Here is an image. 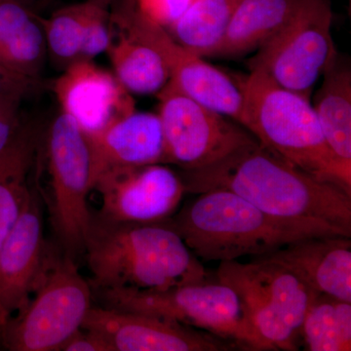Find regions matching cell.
<instances>
[{"instance_id":"cell-16","label":"cell","mask_w":351,"mask_h":351,"mask_svg":"<svg viewBox=\"0 0 351 351\" xmlns=\"http://www.w3.org/2000/svg\"><path fill=\"white\" fill-rule=\"evenodd\" d=\"M351 237H314L261 256L282 263L318 295L351 302Z\"/></svg>"},{"instance_id":"cell-8","label":"cell","mask_w":351,"mask_h":351,"mask_svg":"<svg viewBox=\"0 0 351 351\" xmlns=\"http://www.w3.org/2000/svg\"><path fill=\"white\" fill-rule=\"evenodd\" d=\"M46 149L53 228L64 253L75 258L84 254L91 221L88 195L96 181L91 141L73 117L61 112L51 124Z\"/></svg>"},{"instance_id":"cell-15","label":"cell","mask_w":351,"mask_h":351,"mask_svg":"<svg viewBox=\"0 0 351 351\" xmlns=\"http://www.w3.org/2000/svg\"><path fill=\"white\" fill-rule=\"evenodd\" d=\"M54 93L66 113L88 134L103 130L135 112L130 93L114 75L80 59L64 68L54 83Z\"/></svg>"},{"instance_id":"cell-27","label":"cell","mask_w":351,"mask_h":351,"mask_svg":"<svg viewBox=\"0 0 351 351\" xmlns=\"http://www.w3.org/2000/svg\"><path fill=\"white\" fill-rule=\"evenodd\" d=\"M20 103L0 110V156L9 149L25 130L19 112Z\"/></svg>"},{"instance_id":"cell-10","label":"cell","mask_w":351,"mask_h":351,"mask_svg":"<svg viewBox=\"0 0 351 351\" xmlns=\"http://www.w3.org/2000/svg\"><path fill=\"white\" fill-rule=\"evenodd\" d=\"M157 97L166 164L182 171L200 169L258 141L243 126L182 93L170 80Z\"/></svg>"},{"instance_id":"cell-23","label":"cell","mask_w":351,"mask_h":351,"mask_svg":"<svg viewBox=\"0 0 351 351\" xmlns=\"http://www.w3.org/2000/svg\"><path fill=\"white\" fill-rule=\"evenodd\" d=\"M242 1L195 0L167 31L178 43L197 56L210 57Z\"/></svg>"},{"instance_id":"cell-29","label":"cell","mask_w":351,"mask_h":351,"mask_svg":"<svg viewBox=\"0 0 351 351\" xmlns=\"http://www.w3.org/2000/svg\"><path fill=\"white\" fill-rule=\"evenodd\" d=\"M32 86V80L16 75L0 66V98H15L22 100Z\"/></svg>"},{"instance_id":"cell-1","label":"cell","mask_w":351,"mask_h":351,"mask_svg":"<svg viewBox=\"0 0 351 351\" xmlns=\"http://www.w3.org/2000/svg\"><path fill=\"white\" fill-rule=\"evenodd\" d=\"M186 193L232 191L276 218L326 223L351 233V196L315 179L260 143L180 174Z\"/></svg>"},{"instance_id":"cell-2","label":"cell","mask_w":351,"mask_h":351,"mask_svg":"<svg viewBox=\"0 0 351 351\" xmlns=\"http://www.w3.org/2000/svg\"><path fill=\"white\" fill-rule=\"evenodd\" d=\"M167 221L119 223L91 214L84 249L91 286L166 290L207 281L199 258Z\"/></svg>"},{"instance_id":"cell-7","label":"cell","mask_w":351,"mask_h":351,"mask_svg":"<svg viewBox=\"0 0 351 351\" xmlns=\"http://www.w3.org/2000/svg\"><path fill=\"white\" fill-rule=\"evenodd\" d=\"M34 298L0 330L10 351H60L92 307L91 285L71 256L53 255Z\"/></svg>"},{"instance_id":"cell-22","label":"cell","mask_w":351,"mask_h":351,"mask_svg":"<svg viewBox=\"0 0 351 351\" xmlns=\"http://www.w3.org/2000/svg\"><path fill=\"white\" fill-rule=\"evenodd\" d=\"M34 136L25 127L0 156V246L20 218L32 189L27 184L34 154Z\"/></svg>"},{"instance_id":"cell-12","label":"cell","mask_w":351,"mask_h":351,"mask_svg":"<svg viewBox=\"0 0 351 351\" xmlns=\"http://www.w3.org/2000/svg\"><path fill=\"white\" fill-rule=\"evenodd\" d=\"M93 189L101 196L98 215L119 223H163L186 195L180 175L161 163L112 168L97 178Z\"/></svg>"},{"instance_id":"cell-13","label":"cell","mask_w":351,"mask_h":351,"mask_svg":"<svg viewBox=\"0 0 351 351\" xmlns=\"http://www.w3.org/2000/svg\"><path fill=\"white\" fill-rule=\"evenodd\" d=\"M53 254L44 239L40 199L36 189L0 246V330L29 302Z\"/></svg>"},{"instance_id":"cell-28","label":"cell","mask_w":351,"mask_h":351,"mask_svg":"<svg viewBox=\"0 0 351 351\" xmlns=\"http://www.w3.org/2000/svg\"><path fill=\"white\" fill-rule=\"evenodd\" d=\"M60 351H113L100 335L80 328L62 346Z\"/></svg>"},{"instance_id":"cell-19","label":"cell","mask_w":351,"mask_h":351,"mask_svg":"<svg viewBox=\"0 0 351 351\" xmlns=\"http://www.w3.org/2000/svg\"><path fill=\"white\" fill-rule=\"evenodd\" d=\"M46 53L40 19L17 0H0V66L34 82Z\"/></svg>"},{"instance_id":"cell-14","label":"cell","mask_w":351,"mask_h":351,"mask_svg":"<svg viewBox=\"0 0 351 351\" xmlns=\"http://www.w3.org/2000/svg\"><path fill=\"white\" fill-rule=\"evenodd\" d=\"M82 328L100 335L113 351H219L232 343L173 321L92 306Z\"/></svg>"},{"instance_id":"cell-18","label":"cell","mask_w":351,"mask_h":351,"mask_svg":"<svg viewBox=\"0 0 351 351\" xmlns=\"http://www.w3.org/2000/svg\"><path fill=\"white\" fill-rule=\"evenodd\" d=\"M313 108L339 172L351 186V71L337 54L325 69Z\"/></svg>"},{"instance_id":"cell-20","label":"cell","mask_w":351,"mask_h":351,"mask_svg":"<svg viewBox=\"0 0 351 351\" xmlns=\"http://www.w3.org/2000/svg\"><path fill=\"white\" fill-rule=\"evenodd\" d=\"M295 0H243L210 57H240L257 51L286 24Z\"/></svg>"},{"instance_id":"cell-30","label":"cell","mask_w":351,"mask_h":351,"mask_svg":"<svg viewBox=\"0 0 351 351\" xmlns=\"http://www.w3.org/2000/svg\"><path fill=\"white\" fill-rule=\"evenodd\" d=\"M15 103H21V99L0 98V110L7 107V106H10Z\"/></svg>"},{"instance_id":"cell-24","label":"cell","mask_w":351,"mask_h":351,"mask_svg":"<svg viewBox=\"0 0 351 351\" xmlns=\"http://www.w3.org/2000/svg\"><path fill=\"white\" fill-rule=\"evenodd\" d=\"M301 332L306 350H351V302L318 295L307 309Z\"/></svg>"},{"instance_id":"cell-3","label":"cell","mask_w":351,"mask_h":351,"mask_svg":"<svg viewBox=\"0 0 351 351\" xmlns=\"http://www.w3.org/2000/svg\"><path fill=\"white\" fill-rule=\"evenodd\" d=\"M168 223L205 262L261 257L298 240L351 233L326 223L276 218L232 191L198 193Z\"/></svg>"},{"instance_id":"cell-21","label":"cell","mask_w":351,"mask_h":351,"mask_svg":"<svg viewBox=\"0 0 351 351\" xmlns=\"http://www.w3.org/2000/svg\"><path fill=\"white\" fill-rule=\"evenodd\" d=\"M117 32V40L112 39L107 51L115 77L129 93H159L170 80L163 58L144 41L120 29Z\"/></svg>"},{"instance_id":"cell-25","label":"cell","mask_w":351,"mask_h":351,"mask_svg":"<svg viewBox=\"0 0 351 351\" xmlns=\"http://www.w3.org/2000/svg\"><path fill=\"white\" fill-rule=\"evenodd\" d=\"M95 3L96 0L71 4L55 11L49 19H40L47 51L64 68L80 60L83 29Z\"/></svg>"},{"instance_id":"cell-5","label":"cell","mask_w":351,"mask_h":351,"mask_svg":"<svg viewBox=\"0 0 351 351\" xmlns=\"http://www.w3.org/2000/svg\"><path fill=\"white\" fill-rule=\"evenodd\" d=\"M219 282L234 291L245 319L269 350H297L302 320L317 293L292 270L267 257L221 262Z\"/></svg>"},{"instance_id":"cell-4","label":"cell","mask_w":351,"mask_h":351,"mask_svg":"<svg viewBox=\"0 0 351 351\" xmlns=\"http://www.w3.org/2000/svg\"><path fill=\"white\" fill-rule=\"evenodd\" d=\"M240 89V125L289 163L351 196L309 98L281 86L260 69H252Z\"/></svg>"},{"instance_id":"cell-26","label":"cell","mask_w":351,"mask_h":351,"mask_svg":"<svg viewBox=\"0 0 351 351\" xmlns=\"http://www.w3.org/2000/svg\"><path fill=\"white\" fill-rule=\"evenodd\" d=\"M145 19L168 29L186 13L195 0H134Z\"/></svg>"},{"instance_id":"cell-11","label":"cell","mask_w":351,"mask_h":351,"mask_svg":"<svg viewBox=\"0 0 351 351\" xmlns=\"http://www.w3.org/2000/svg\"><path fill=\"white\" fill-rule=\"evenodd\" d=\"M110 22L114 29L154 47L169 69L170 82L182 93L239 123L243 107L240 87L225 73L178 43L167 29L145 19L134 0H123L110 13Z\"/></svg>"},{"instance_id":"cell-6","label":"cell","mask_w":351,"mask_h":351,"mask_svg":"<svg viewBox=\"0 0 351 351\" xmlns=\"http://www.w3.org/2000/svg\"><path fill=\"white\" fill-rule=\"evenodd\" d=\"M106 306L210 332L246 350H269L245 319L234 291L221 282L188 284L166 290H99Z\"/></svg>"},{"instance_id":"cell-9","label":"cell","mask_w":351,"mask_h":351,"mask_svg":"<svg viewBox=\"0 0 351 351\" xmlns=\"http://www.w3.org/2000/svg\"><path fill=\"white\" fill-rule=\"evenodd\" d=\"M331 0H295L286 24L248 62L286 89L309 98L314 83L338 54Z\"/></svg>"},{"instance_id":"cell-17","label":"cell","mask_w":351,"mask_h":351,"mask_svg":"<svg viewBox=\"0 0 351 351\" xmlns=\"http://www.w3.org/2000/svg\"><path fill=\"white\" fill-rule=\"evenodd\" d=\"M88 135L93 149L96 180L112 168L166 164L165 141L158 114L135 110Z\"/></svg>"}]
</instances>
